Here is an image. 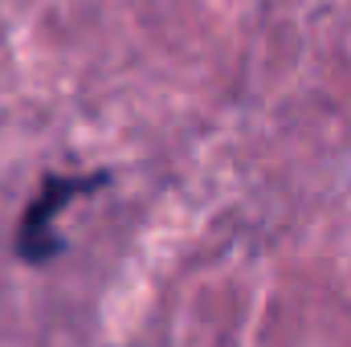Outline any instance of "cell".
Instances as JSON below:
<instances>
[{
  "label": "cell",
  "mask_w": 351,
  "mask_h": 347,
  "mask_svg": "<svg viewBox=\"0 0 351 347\" xmlns=\"http://www.w3.org/2000/svg\"><path fill=\"white\" fill-rule=\"evenodd\" d=\"M106 184V172H86V176H45L37 196L25 204L21 213V225H16V258L29 261V265H45L62 254V233L53 229L58 213L86 196V192H98Z\"/></svg>",
  "instance_id": "obj_1"
}]
</instances>
